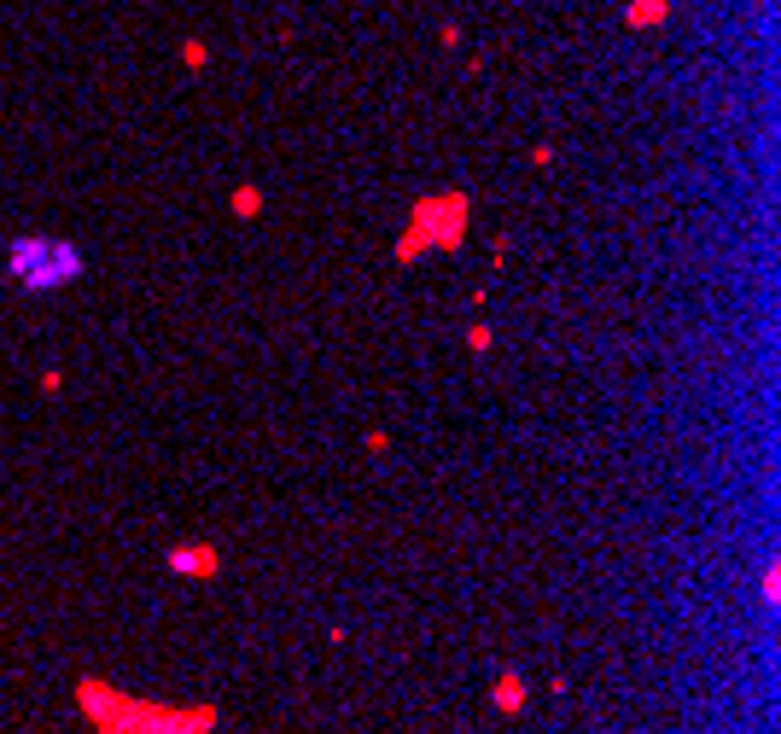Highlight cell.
I'll list each match as a JSON object with an SVG mask.
<instances>
[{
  "instance_id": "cell-3",
  "label": "cell",
  "mask_w": 781,
  "mask_h": 734,
  "mask_svg": "<svg viewBox=\"0 0 781 734\" xmlns=\"http://www.w3.org/2000/svg\"><path fill=\"white\" fill-rule=\"evenodd\" d=\"M461 216H467V204H461V199L420 204V216H414V234H408L403 257H414L420 245H455V239H461Z\"/></svg>"
},
{
  "instance_id": "cell-1",
  "label": "cell",
  "mask_w": 781,
  "mask_h": 734,
  "mask_svg": "<svg viewBox=\"0 0 781 734\" xmlns=\"http://www.w3.org/2000/svg\"><path fill=\"white\" fill-rule=\"evenodd\" d=\"M76 700H82V717L94 723V734H210L216 729V705L129 700V694H117L100 676H82Z\"/></svg>"
},
{
  "instance_id": "cell-2",
  "label": "cell",
  "mask_w": 781,
  "mask_h": 734,
  "mask_svg": "<svg viewBox=\"0 0 781 734\" xmlns=\"http://www.w3.org/2000/svg\"><path fill=\"white\" fill-rule=\"evenodd\" d=\"M6 274H12V286L24 292V298H47V292H65V286H76L82 280V268H88V257H82V245H70V239L59 234H18L6 239Z\"/></svg>"
},
{
  "instance_id": "cell-4",
  "label": "cell",
  "mask_w": 781,
  "mask_h": 734,
  "mask_svg": "<svg viewBox=\"0 0 781 734\" xmlns=\"http://www.w3.org/2000/svg\"><path fill=\"white\" fill-rule=\"evenodd\" d=\"M216 566H222V554L216 548H170V571H181V577H216Z\"/></svg>"
},
{
  "instance_id": "cell-5",
  "label": "cell",
  "mask_w": 781,
  "mask_h": 734,
  "mask_svg": "<svg viewBox=\"0 0 781 734\" xmlns=\"http://www.w3.org/2000/svg\"><path fill=\"white\" fill-rule=\"evenodd\" d=\"M490 700H496V711H525V682H519V676H502Z\"/></svg>"
}]
</instances>
